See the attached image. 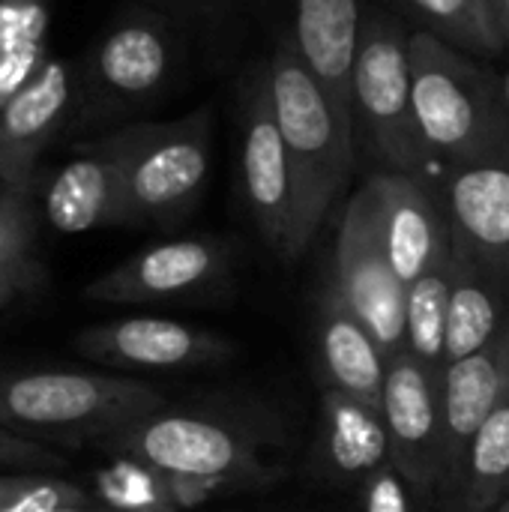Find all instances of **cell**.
<instances>
[{"label":"cell","instance_id":"obj_1","mask_svg":"<svg viewBox=\"0 0 509 512\" xmlns=\"http://www.w3.org/2000/svg\"><path fill=\"white\" fill-rule=\"evenodd\" d=\"M414 114L435 177L509 159V102L495 72L468 51L426 33H411Z\"/></svg>","mask_w":509,"mask_h":512},{"label":"cell","instance_id":"obj_2","mask_svg":"<svg viewBox=\"0 0 509 512\" xmlns=\"http://www.w3.org/2000/svg\"><path fill=\"white\" fill-rule=\"evenodd\" d=\"M114 456H132L168 474L231 477L270 489L285 468L273 456L282 432L273 417L237 408H159L102 441Z\"/></svg>","mask_w":509,"mask_h":512},{"label":"cell","instance_id":"obj_3","mask_svg":"<svg viewBox=\"0 0 509 512\" xmlns=\"http://www.w3.org/2000/svg\"><path fill=\"white\" fill-rule=\"evenodd\" d=\"M183 69V27L141 3L114 18L75 60L72 129L141 114L162 102Z\"/></svg>","mask_w":509,"mask_h":512},{"label":"cell","instance_id":"obj_4","mask_svg":"<svg viewBox=\"0 0 509 512\" xmlns=\"http://www.w3.org/2000/svg\"><path fill=\"white\" fill-rule=\"evenodd\" d=\"M264 69L273 114L297 174L303 237L312 243L354 171V123L339 111L324 81L285 42H276Z\"/></svg>","mask_w":509,"mask_h":512},{"label":"cell","instance_id":"obj_5","mask_svg":"<svg viewBox=\"0 0 509 512\" xmlns=\"http://www.w3.org/2000/svg\"><path fill=\"white\" fill-rule=\"evenodd\" d=\"M165 405L156 387L126 375L78 369L0 372V426L45 444L105 441Z\"/></svg>","mask_w":509,"mask_h":512},{"label":"cell","instance_id":"obj_6","mask_svg":"<svg viewBox=\"0 0 509 512\" xmlns=\"http://www.w3.org/2000/svg\"><path fill=\"white\" fill-rule=\"evenodd\" d=\"M411 33L414 30L399 18L384 12L363 18L351 69V117L357 144H366L381 171L414 174L435 183V165L414 114Z\"/></svg>","mask_w":509,"mask_h":512},{"label":"cell","instance_id":"obj_7","mask_svg":"<svg viewBox=\"0 0 509 512\" xmlns=\"http://www.w3.org/2000/svg\"><path fill=\"white\" fill-rule=\"evenodd\" d=\"M126 183V225H180L201 201L213 168V120L198 108L171 123L111 132Z\"/></svg>","mask_w":509,"mask_h":512},{"label":"cell","instance_id":"obj_8","mask_svg":"<svg viewBox=\"0 0 509 512\" xmlns=\"http://www.w3.org/2000/svg\"><path fill=\"white\" fill-rule=\"evenodd\" d=\"M240 174L258 234L279 258H300L309 249L300 225V189L273 114L264 66L249 75L240 99Z\"/></svg>","mask_w":509,"mask_h":512},{"label":"cell","instance_id":"obj_9","mask_svg":"<svg viewBox=\"0 0 509 512\" xmlns=\"http://www.w3.org/2000/svg\"><path fill=\"white\" fill-rule=\"evenodd\" d=\"M234 258V243L216 234L162 240L96 276L84 297L108 306L216 300L231 288Z\"/></svg>","mask_w":509,"mask_h":512},{"label":"cell","instance_id":"obj_10","mask_svg":"<svg viewBox=\"0 0 509 512\" xmlns=\"http://www.w3.org/2000/svg\"><path fill=\"white\" fill-rule=\"evenodd\" d=\"M330 285L354 309V315L375 333L387 357L405 351V285L396 276L384 249L369 189H357L345 204Z\"/></svg>","mask_w":509,"mask_h":512},{"label":"cell","instance_id":"obj_11","mask_svg":"<svg viewBox=\"0 0 509 512\" xmlns=\"http://www.w3.org/2000/svg\"><path fill=\"white\" fill-rule=\"evenodd\" d=\"M75 351L120 372H192L228 363L237 345L222 333L186 321L129 315L84 327L75 336Z\"/></svg>","mask_w":509,"mask_h":512},{"label":"cell","instance_id":"obj_12","mask_svg":"<svg viewBox=\"0 0 509 512\" xmlns=\"http://www.w3.org/2000/svg\"><path fill=\"white\" fill-rule=\"evenodd\" d=\"M381 417L390 438V462L420 504H438L441 492V375H432L408 351L390 357Z\"/></svg>","mask_w":509,"mask_h":512},{"label":"cell","instance_id":"obj_13","mask_svg":"<svg viewBox=\"0 0 509 512\" xmlns=\"http://www.w3.org/2000/svg\"><path fill=\"white\" fill-rule=\"evenodd\" d=\"M363 186L369 189L390 264L405 288L453 258V219L444 186L399 171H375Z\"/></svg>","mask_w":509,"mask_h":512},{"label":"cell","instance_id":"obj_14","mask_svg":"<svg viewBox=\"0 0 509 512\" xmlns=\"http://www.w3.org/2000/svg\"><path fill=\"white\" fill-rule=\"evenodd\" d=\"M75 117V60L51 57L0 108V183L30 192L39 156L72 129Z\"/></svg>","mask_w":509,"mask_h":512},{"label":"cell","instance_id":"obj_15","mask_svg":"<svg viewBox=\"0 0 509 512\" xmlns=\"http://www.w3.org/2000/svg\"><path fill=\"white\" fill-rule=\"evenodd\" d=\"M509 393V333L489 348L456 360L441 375V492L438 504L453 498L468 450L486 420Z\"/></svg>","mask_w":509,"mask_h":512},{"label":"cell","instance_id":"obj_16","mask_svg":"<svg viewBox=\"0 0 509 512\" xmlns=\"http://www.w3.org/2000/svg\"><path fill=\"white\" fill-rule=\"evenodd\" d=\"M441 186L453 219V249L509 300V159L459 168Z\"/></svg>","mask_w":509,"mask_h":512},{"label":"cell","instance_id":"obj_17","mask_svg":"<svg viewBox=\"0 0 509 512\" xmlns=\"http://www.w3.org/2000/svg\"><path fill=\"white\" fill-rule=\"evenodd\" d=\"M279 21V42L294 48L351 117V69L363 30L360 0H261Z\"/></svg>","mask_w":509,"mask_h":512},{"label":"cell","instance_id":"obj_18","mask_svg":"<svg viewBox=\"0 0 509 512\" xmlns=\"http://www.w3.org/2000/svg\"><path fill=\"white\" fill-rule=\"evenodd\" d=\"M42 216L57 234L126 225L123 162L111 135L87 141L60 165L42 192Z\"/></svg>","mask_w":509,"mask_h":512},{"label":"cell","instance_id":"obj_19","mask_svg":"<svg viewBox=\"0 0 509 512\" xmlns=\"http://www.w3.org/2000/svg\"><path fill=\"white\" fill-rule=\"evenodd\" d=\"M315 351L327 390H339L375 411H381L390 357L375 333L354 315V309L327 282L315 309Z\"/></svg>","mask_w":509,"mask_h":512},{"label":"cell","instance_id":"obj_20","mask_svg":"<svg viewBox=\"0 0 509 512\" xmlns=\"http://www.w3.org/2000/svg\"><path fill=\"white\" fill-rule=\"evenodd\" d=\"M384 465H390V438L381 411L339 390H324L318 474L330 483L363 486Z\"/></svg>","mask_w":509,"mask_h":512},{"label":"cell","instance_id":"obj_21","mask_svg":"<svg viewBox=\"0 0 509 512\" xmlns=\"http://www.w3.org/2000/svg\"><path fill=\"white\" fill-rule=\"evenodd\" d=\"M509 333V300L468 258L453 249V285L447 315V366L465 360Z\"/></svg>","mask_w":509,"mask_h":512},{"label":"cell","instance_id":"obj_22","mask_svg":"<svg viewBox=\"0 0 509 512\" xmlns=\"http://www.w3.org/2000/svg\"><path fill=\"white\" fill-rule=\"evenodd\" d=\"M509 495V393L474 438L444 512H495Z\"/></svg>","mask_w":509,"mask_h":512},{"label":"cell","instance_id":"obj_23","mask_svg":"<svg viewBox=\"0 0 509 512\" xmlns=\"http://www.w3.org/2000/svg\"><path fill=\"white\" fill-rule=\"evenodd\" d=\"M51 0H0V108L51 60Z\"/></svg>","mask_w":509,"mask_h":512},{"label":"cell","instance_id":"obj_24","mask_svg":"<svg viewBox=\"0 0 509 512\" xmlns=\"http://www.w3.org/2000/svg\"><path fill=\"white\" fill-rule=\"evenodd\" d=\"M453 258L414 279L405 291V351L432 375L447 369V315H450Z\"/></svg>","mask_w":509,"mask_h":512},{"label":"cell","instance_id":"obj_25","mask_svg":"<svg viewBox=\"0 0 509 512\" xmlns=\"http://www.w3.org/2000/svg\"><path fill=\"white\" fill-rule=\"evenodd\" d=\"M42 285L30 192L0 186V297L18 303Z\"/></svg>","mask_w":509,"mask_h":512},{"label":"cell","instance_id":"obj_26","mask_svg":"<svg viewBox=\"0 0 509 512\" xmlns=\"http://www.w3.org/2000/svg\"><path fill=\"white\" fill-rule=\"evenodd\" d=\"M414 21L417 30H426L468 54L495 57L504 51L489 12L486 0H396Z\"/></svg>","mask_w":509,"mask_h":512},{"label":"cell","instance_id":"obj_27","mask_svg":"<svg viewBox=\"0 0 509 512\" xmlns=\"http://www.w3.org/2000/svg\"><path fill=\"white\" fill-rule=\"evenodd\" d=\"M87 492L111 512H177L165 471L132 456H114L93 474Z\"/></svg>","mask_w":509,"mask_h":512},{"label":"cell","instance_id":"obj_28","mask_svg":"<svg viewBox=\"0 0 509 512\" xmlns=\"http://www.w3.org/2000/svg\"><path fill=\"white\" fill-rule=\"evenodd\" d=\"M90 492L45 471L0 474V512H57L87 501Z\"/></svg>","mask_w":509,"mask_h":512},{"label":"cell","instance_id":"obj_29","mask_svg":"<svg viewBox=\"0 0 509 512\" xmlns=\"http://www.w3.org/2000/svg\"><path fill=\"white\" fill-rule=\"evenodd\" d=\"M60 465H63V456L57 450H51L45 441H36V438H27L21 432L0 426V468L51 474Z\"/></svg>","mask_w":509,"mask_h":512},{"label":"cell","instance_id":"obj_30","mask_svg":"<svg viewBox=\"0 0 509 512\" xmlns=\"http://www.w3.org/2000/svg\"><path fill=\"white\" fill-rule=\"evenodd\" d=\"M147 3L162 9L183 30L186 27L222 30L231 21V15L240 9L243 0H147Z\"/></svg>","mask_w":509,"mask_h":512},{"label":"cell","instance_id":"obj_31","mask_svg":"<svg viewBox=\"0 0 509 512\" xmlns=\"http://www.w3.org/2000/svg\"><path fill=\"white\" fill-rule=\"evenodd\" d=\"M360 507L363 512H414V495L393 462L360 486Z\"/></svg>","mask_w":509,"mask_h":512},{"label":"cell","instance_id":"obj_32","mask_svg":"<svg viewBox=\"0 0 509 512\" xmlns=\"http://www.w3.org/2000/svg\"><path fill=\"white\" fill-rule=\"evenodd\" d=\"M486 12H489V21L501 39V45L509 48V0H486Z\"/></svg>","mask_w":509,"mask_h":512},{"label":"cell","instance_id":"obj_33","mask_svg":"<svg viewBox=\"0 0 509 512\" xmlns=\"http://www.w3.org/2000/svg\"><path fill=\"white\" fill-rule=\"evenodd\" d=\"M57 512H111L108 507H102L93 495L87 498V501H81V504H69V507H63V510Z\"/></svg>","mask_w":509,"mask_h":512},{"label":"cell","instance_id":"obj_34","mask_svg":"<svg viewBox=\"0 0 509 512\" xmlns=\"http://www.w3.org/2000/svg\"><path fill=\"white\" fill-rule=\"evenodd\" d=\"M495 512H509V495H507V501H504V504H501Z\"/></svg>","mask_w":509,"mask_h":512},{"label":"cell","instance_id":"obj_35","mask_svg":"<svg viewBox=\"0 0 509 512\" xmlns=\"http://www.w3.org/2000/svg\"><path fill=\"white\" fill-rule=\"evenodd\" d=\"M0 186H3V183H0Z\"/></svg>","mask_w":509,"mask_h":512}]
</instances>
